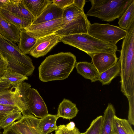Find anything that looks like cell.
Instances as JSON below:
<instances>
[{
	"label": "cell",
	"mask_w": 134,
	"mask_h": 134,
	"mask_svg": "<svg viewBox=\"0 0 134 134\" xmlns=\"http://www.w3.org/2000/svg\"><path fill=\"white\" fill-rule=\"evenodd\" d=\"M103 120V116L97 117L91 122L89 127L81 134H100Z\"/></svg>",
	"instance_id": "cell-28"
},
{
	"label": "cell",
	"mask_w": 134,
	"mask_h": 134,
	"mask_svg": "<svg viewBox=\"0 0 134 134\" xmlns=\"http://www.w3.org/2000/svg\"><path fill=\"white\" fill-rule=\"evenodd\" d=\"M76 63V56L70 52L50 55L38 68L39 79L43 82L65 79L73 71Z\"/></svg>",
	"instance_id": "cell-1"
},
{
	"label": "cell",
	"mask_w": 134,
	"mask_h": 134,
	"mask_svg": "<svg viewBox=\"0 0 134 134\" xmlns=\"http://www.w3.org/2000/svg\"><path fill=\"white\" fill-rule=\"evenodd\" d=\"M115 110L113 105L109 103L103 116V120L100 134H114V118Z\"/></svg>",
	"instance_id": "cell-17"
},
{
	"label": "cell",
	"mask_w": 134,
	"mask_h": 134,
	"mask_svg": "<svg viewBox=\"0 0 134 134\" xmlns=\"http://www.w3.org/2000/svg\"><path fill=\"white\" fill-rule=\"evenodd\" d=\"M28 104L31 113L35 117L42 118L49 114L46 105L37 90L30 89Z\"/></svg>",
	"instance_id": "cell-11"
},
{
	"label": "cell",
	"mask_w": 134,
	"mask_h": 134,
	"mask_svg": "<svg viewBox=\"0 0 134 134\" xmlns=\"http://www.w3.org/2000/svg\"><path fill=\"white\" fill-rule=\"evenodd\" d=\"M79 111L75 104L64 98L59 105L56 115L58 118L70 119L76 117Z\"/></svg>",
	"instance_id": "cell-18"
},
{
	"label": "cell",
	"mask_w": 134,
	"mask_h": 134,
	"mask_svg": "<svg viewBox=\"0 0 134 134\" xmlns=\"http://www.w3.org/2000/svg\"><path fill=\"white\" fill-rule=\"evenodd\" d=\"M0 14L5 19L16 26L20 30L24 29L31 24L5 9H0Z\"/></svg>",
	"instance_id": "cell-24"
},
{
	"label": "cell",
	"mask_w": 134,
	"mask_h": 134,
	"mask_svg": "<svg viewBox=\"0 0 134 134\" xmlns=\"http://www.w3.org/2000/svg\"><path fill=\"white\" fill-rule=\"evenodd\" d=\"M134 23V0L129 5L119 19L118 24L120 27L127 30Z\"/></svg>",
	"instance_id": "cell-25"
},
{
	"label": "cell",
	"mask_w": 134,
	"mask_h": 134,
	"mask_svg": "<svg viewBox=\"0 0 134 134\" xmlns=\"http://www.w3.org/2000/svg\"><path fill=\"white\" fill-rule=\"evenodd\" d=\"M0 35L7 41L18 44L20 38V30L0 14Z\"/></svg>",
	"instance_id": "cell-13"
},
{
	"label": "cell",
	"mask_w": 134,
	"mask_h": 134,
	"mask_svg": "<svg viewBox=\"0 0 134 134\" xmlns=\"http://www.w3.org/2000/svg\"><path fill=\"white\" fill-rule=\"evenodd\" d=\"M133 0H91V7L86 14L110 22L120 18Z\"/></svg>",
	"instance_id": "cell-4"
},
{
	"label": "cell",
	"mask_w": 134,
	"mask_h": 134,
	"mask_svg": "<svg viewBox=\"0 0 134 134\" xmlns=\"http://www.w3.org/2000/svg\"><path fill=\"white\" fill-rule=\"evenodd\" d=\"M61 37L58 35L54 34L37 39L29 54L37 58L44 56L61 42Z\"/></svg>",
	"instance_id": "cell-9"
},
{
	"label": "cell",
	"mask_w": 134,
	"mask_h": 134,
	"mask_svg": "<svg viewBox=\"0 0 134 134\" xmlns=\"http://www.w3.org/2000/svg\"><path fill=\"white\" fill-rule=\"evenodd\" d=\"M63 26L54 33L61 37L81 33L87 34L91 23L84 12L79 10L66 12L62 17Z\"/></svg>",
	"instance_id": "cell-6"
},
{
	"label": "cell",
	"mask_w": 134,
	"mask_h": 134,
	"mask_svg": "<svg viewBox=\"0 0 134 134\" xmlns=\"http://www.w3.org/2000/svg\"><path fill=\"white\" fill-rule=\"evenodd\" d=\"M91 58L92 63L99 74L114 65L118 59L116 54L108 53H98Z\"/></svg>",
	"instance_id": "cell-12"
},
{
	"label": "cell",
	"mask_w": 134,
	"mask_h": 134,
	"mask_svg": "<svg viewBox=\"0 0 134 134\" xmlns=\"http://www.w3.org/2000/svg\"><path fill=\"white\" fill-rule=\"evenodd\" d=\"M127 33L126 30L108 23H94L90 25L88 34L101 41L116 45L124 38Z\"/></svg>",
	"instance_id": "cell-7"
},
{
	"label": "cell",
	"mask_w": 134,
	"mask_h": 134,
	"mask_svg": "<svg viewBox=\"0 0 134 134\" xmlns=\"http://www.w3.org/2000/svg\"><path fill=\"white\" fill-rule=\"evenodd\" d=\"M113 124L114 134H134L131 125L127 120L119 118L115 115Z\"/></svg>",
	"instance_id": "cell-26"
},
{
	"label": "cell",
	"mask_w": 134,
	"mask_h": 134,
	"mask_svg": "<svg viewBox=\"0 0 134 134\" xmlns=\"http://www.w3.org/2000/svg\"><path fill=\"white\" fill-rule=\"evenodd\" d=\"M11 2V0H0V9L4 8Z\"/></svg>",
	"instance_id": "cell-35"
},
{
	"label": "cell",
	"mask_w": 134,
	"mask_h": 134,
	"mask_svg": "<svg viewBox=\"0 0 134 134\" xmlns=\"http://www.w3.org/2000/svg\"><path fill=\"white\" fill-rule=\"evenodd\" d=\"M73 2L74 0H53V3L63 10L73 4Z\"/></svg>",
	"instance_id": "cell-31"
},
{
	"label": "cell",
	"mask_w": 134,
	"mask_h": 134,
	"mask_svg": "<svg viewBox=\"0 0 134 134\" xmlns=\"http://www.w3.org/2000/svg\"><path fill=\"white\" fill-rule=\"evenodd\" d=\"M19 110H20L16 106L0 104V113L8 114Z\"/></svg>",
	"instance_id": "cell-30"
},
{
	"label": "cell",
	"mask_w": 134,
	"mask_h": 134,
	"mask_svg": "<svg viewBox=\"0 0 134 134\" xmlns=\"http://www.w3.org/2000/svg\"><path fill=\"white\" fill-rule=\"evenodd\" d=\"M61 42L83 51L91 57L100 53L116 54V46L97 39L88 33L76 34L61 37Z\"/></svg>",
	"instance_id": "cell-2"
},
{
	"label": "cell",
	"mask_w": 134,
	"mask_h": 134,
	"mask_svg": "<svg viewBox=\"0 0 134 134\" xmlns=\"http://www.w3.org/2000/svg\"><path fill=\"white\" fill-rule=\"evenodd\" d=\"M75 67L78 73L92 82L98 81L100 74L94 65L87 62L76 63Z\"/></svg>",
	"instance_id": "cell-16"
},
{
	"label": "cell",
	"mask_w": 134,
	"mask_h": 134,
	"mask_svg": "<svg viewBox=\"0 0 134 134\" xmlns=\"http://www.w3.org/2000/svg\"><path fill=\"white\" fill-rule=\"evenodd\" d=\"M0 53L6 59L7 69L27 77L32 74L35 67L28 56L22 54L16 44L0 35Z\"/></svg>",
	"instance_id": "cell-3"
},
{
	"label": "cell",
	"mask_w": 134,
	"mask_h": 134,
	"mask_svg": "<svg viewBox=\"0 0 134 134\" xmlns=\"http://www.w3.org/2000/svg\"><path fill=\"white\" fill-rule=\"evenodd\" d=\"M8 62L6 58L3 56L0 58V78L3 75L7 69Z\"/></svg>",
	"instance_id": "cell-32"
},
{
	"label": "cell",
	"mask_w": 134,
	"mask_h": 134,
	"mask_svg": "<svg viewBox=\"0 0 134 134\" xmlns=\"http://www.w3.org/2000/svg\"><path fill=\"white\" fill-rule=\"evenodd\" d=\"M20 30L18 47L23 54H29L35 45L37 39L30 36L24 29Z\"/></svg>",
	"instance_id": "cell-20"
},
{
	"label": "cell",
	"mask_w": 134,
	"mask_h": 134,
	"mask_svg": "<svg viewBox=\"0 0 134 134\" xmlns=\"http://www.w3.org/2000/svg\"><path fill=\"white\" fill-rule=\"evenodd\" d=\"M120 64L119 60L114 65L100 74L98 81L103 85H108L115 78L120 76Z\"/></svg>",
	"instance_id": "cell-22"
},
{
	"label": "cell",
	"mask_w": 134,
	"mask_h": 134,
	"mask_svg": "<svg viewBox=\"0 0 134 134\" xmlns=\"http://www.w3.org/2000/svg\"><path fill=\"white\" fill-rule=\"evenodd\" d=\"M2 134H22L13 129L11 126L4 130Z\"/></svg>",
	"instance_id": "cell-34"
},
{
	"label": "cell",
	"mask_w": 134,
	"mask_h": 134,
	"mask_svg": "<svg viewBox=\"0 0 134 134\" xmlns=\"http://www.w3.org/2000/svg\"><path fill=\"white\" fill-rule=\"evenodd\" d=\"M86 2L85 0H74L73 4L80 9L84 11L83 8Z\"/></svg>",
	"instance_id": "cell-33"
},
{
	"label": "cell",
	"mask_w": 134,
	"mask_h": 134,
	"mask_svg": "<svg viewBox=\"0 0 134 134\" xmlns=\"http://www.w3.org/2000/svg\"><path fill=\"white\" fill-rule=\"evenodd\" d=\"M63 10L58 7L53 3L48 4L42 13L35 19L32 24L43 23L62 19Z\"/></svg>",
	"instance_id": "cell-15"
},
{
	"label": "cell",
	"mask_w": 134,
	"mask_h": 134,
	"mask_svg": "<svg viewBox=\"0 0 134 134\" xmlns=\"http://www.w3.org/2000/svg\"><path fill=\"white\" fill-rule=\"evenodd\" d=\"M58 118L56 115L49 114L40 119L39 125L43 134H48L57 129L56 121Z\"/></svg>",
	"instance_id": "cell-23"
},
{
	"label": "cell",
	"mask_w": 134,
	"mask_h": 134,
	"mask_svg": "<svg viewBox=\"0 0 134 134\" xmlns=\"http://www.w3.org/2000/svg\"><path fill=\"white\" fill-rule=\"evenodd\" d=\"M28 79L27 76L7 69L0 78V82H5L12 86H16Z\"/></svg>",
	"instance_id": "cell-21"
},
{
	"label": "cell",
	"mask_w": 134,
	"mask_h": 134,
	"mask_svg": "<svg viewBox=\"0 0 134 134\" xmlns=\"http://www.w3.org/2000/svg\"><path fill=\"white\" fill-rule=\"evenodd\" d=\"M31 85L23 81L0 93V104L17 107L23 115H32L29 107L28 96Z\"/></svg>",
	"instance_id": "cell-5"
},
{
	"label": "cell",
	"mask_w": 134,
	"mask_h": 134,
	"mask_svg": "<svg viewBox=\"0 0 134 134\" xmlns=\"http://www.w3.org/2000/svg\"><path fill=\"white\" fill-rule=\"evenodd\" d=\"M9 114H6L0 113V123Z\"/></svg>",
	"instance_id": "cell-37"
},
{
	"label": "cell",
	"mask_w": 134,
	"mask_h": 134,
	"mask_svg": "<svg viewBox=\"0 0 134 134\" xmlns=\"http://www.w3.org/2000/svg\"><path fill=\"white\" fill-rule=\"evenodd\" d=\"M39 120L32 115H23L11 126L22 134H43L39 126Z\"/></svg>",
	"instance_id": "cell-10"
},
{
	"label": "cell",
	"mask_w": 134,
	"mask_h": 134,
	"mask_svg": "<svg viewBox=\"0 0 134 134\" xmlns=\"http://www.w3.org/2000/svg\"><path fill=\"white\" fill-rule=\"evenodd\" d=\"M21 112L18 111L9 114L0 123L1 129L4 130L11 126L16 120L20 119L22 117Z\"/></svg>",
	"instance_id": "cell-27"
},
{
	"label": "cell",
	"mask_w": 134,
	"mask_h": 134,
	"mask_svg": "<svg viewBox=\"0 0 134 134\" xmlns=\"http://www.w3.org/2000/svg\"><path fill=\"white\" fill-rule=\"evenodd\" d=\"M11 3L3 9L32 24L35 18L24 4L22 0H11Z\"/></svg>",
	"instance_id": "cell-14"
},
{
	"label": "cell",
	"mask_w": 134,
	"mask_h": 134,
	"mask_svg": "<svg viewBox=\"0 0 134 134\" xmlns=\"http://www.w3.org/2000/svg\"><path fill=\"white\" fill-rule=\"evenodd\" d=\"M63 26L62 19L32 24L24 29L31 36L37 39L54 33Z\"/></svg>",
	"instance_id": "cell-8"
},
{
	"label": "cell",
	"mask_w": 134,
	"mask_h": 134,
	"mask_svg": "<svg viewBox=\"0 0 134 134\" xmlns=\"http://www.w3.org/2000/svg\"><path fill=\"white\" fill-rule=\"evenodd\" d=\"M53 0H22V1L25 7L36 19L40 15L48 4L53 2Z\"/></svg>",
	"instance_id": "cell-19"
},
{
	"label": "cell",
	"mask_w": 134,
	"mask_h": 134,
	"mask_svg": "<svg viewBox=\"0 0 134 134\" xmlns=\"http://www.w3.org/2000/svg\"><path fill=\"white\" fill-rule=\"evenodd\" d=\"M78 129L76 127L72 130L67 129L64 125H60L55 131V134H81Z\"/></svg>",
	"instance_id": "cell-29"
},
{
	"label": "cell",
	"mask_w": 134,
	"mask_h": 134,
	"mask_svg": "<svg viewBox=\"0 0 134 134\" xmlns=\"http://www.w3.org/2000/svg\"><path fill=\"white\" fill-rule=\"evenodd\" d=\"M66 128L69 129H73L75 127V124L73 122H70L69 123L65 125Z\"/></svg>",
	"instance_id": "cell-36"
}]
</instances>
